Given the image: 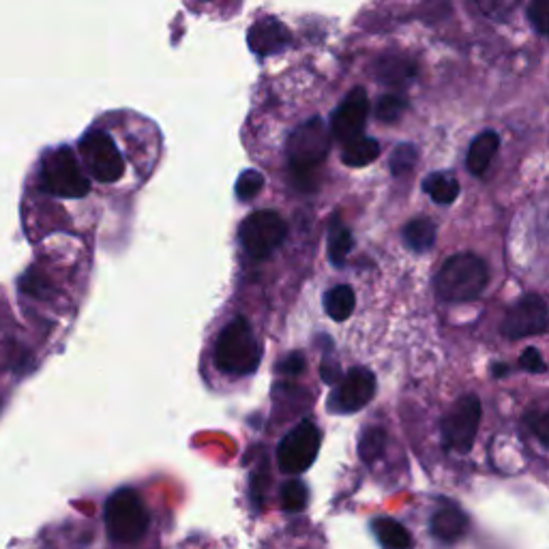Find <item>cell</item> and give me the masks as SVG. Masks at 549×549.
Masks as SVG:
<instances>
[{
	"mask_svg": "<svg viewBox=\"0 0 549 549\" xmlns=\"http://www.w3.org/2000/svg\"><path fill=\"white\" fill-rule=\"evenodd\" d=\"M331 133L322 118H309L292 131L286 144L292 181L301 191H314L318 187V168L329 155Z\"/></svg>",
	"mask_w": 549,
	"mask_h": 549,
	"instance_id": "1",
	"label": "cell"
},
{
	"mask_svg": "<svg viewBox=\"0 0 549 549\" xmlns=\"http://www.w3.org/2000/svg\"><path fill=\"white\" fill-rule=\"evenodd\" d=\"M487 264L474 254H457L436 275V294L444 303H470L487 288Z\"/></svg>",
	"mask_w": 549,
	"mask_h": 549,
	"instance_id": "2",
	"label": "cell"
},
{
	"mask_svg": "<svg viewBox=\"0 0 549 549\" xmlns=\"http://www.w3.org/2000/svg\"><path fill=\"white\" fill-rule=\"evenodd\" d=\"M260 344L241 316L224 326L215 344V365L228 376H249L260 365Z\"/></svg>",
	"mask_w": 549,
	"mask_h": 549,
	"instance_id": "3",
	"label": "cell"
},
{
	"mask_svg": "<svg viewBox=\"0 0 549 549\" xmlns=\"http://www.w3.org/2000/svg\"><path fill=\"white\" fill-rule=\"evenodd\" d=\"M39 181L43 191L65 200L84 198L91 191V178L84 174L78 157L73 155L69 146L46 153V157L41 159Z\"/></svg>",
	"mask_w": 549,
	"mask_h": 549,
	"instance_id": "4",
	"label": "cell"
},
{
	"mask_svg": "<svg viewBox=\"0 0 549 549\" xmlns=\"http://www.w3.org/2000/svg\"><path fill=\"white\" fill-rule=\"evenodd\" d=\"M106 530L116 543H138L148 530V511L136 489L123 487L106 502Z\"/></svg>",
	"mask_w": 549,
	"mask_h": 549,
	"instance_id": "5",
	"label": "cell"
},
{
	"mask_svg": "<svg viewBox=\"0 0 549 549\" xmlns=\"http://www.w3.org/2000/svg\"><path fill=\"white\" fill-rule=\"evenodd\" d=\"M78 151L88 176H93L97 183L110 185L123 178L125 159L121 151H118L114 140L110 138V133L91 127L82 136Z\"/></svg>",
	"mask_w": 549,
	"mask_h": 549,
	"instance_id": "6",
	"label": "cell"
},
{
	"mask_svg": "<svg viewBox=\"0 0 549 549\" xmlns=\"http://www.w3.org/2000/svg\"><path fill=\"white\" fill-rule=\"evenodd\" d=\"M288 226L275 211H256L239 228L243 249L254 260H266L273 251L286 241Z\"/></svg>",
	"mask_w": 549,
	"mask_h": 549,
	"instance_id": "7",
	"label": "cell"
},
{
	"mask_svg": "<svg viewBox=\"0 0 549 549\" xmlns=\"http://www.w3.org/2000/svg\"><path fill=\"white\" fill-rule=\"evenodd\" d=\"M481 414V402L474 395H464L462 399H457L442 423L444 444H447L449 451L468 453L472 449L481 425Z\"/></svg>",
	"mask_w": 549,
	"mask_h": 549,
	"instance_id": "8",
	"label": "cell"
},
{
	"mask_svg": "<svg viewBox=\"0 0 549 549\" xmlns=\"http://www.w3.org/2000/svg\"><path fill=\"white\" fill-rule=\"evenodd\" d=\"M320 451V432L314 423L303 421L279 442L277 464L281 472L301 474L314 466Z\"/></svg>",
	"mask_w": 549,
	"mask_h": 549,
	"instance_id": "9",
	"label": "cell"
},
{
	"mask_svg": "<svg viewBox=\"0 0 549 549\" xmlns=\"http://www.w3.org/2000/svg\"><path fill=\"white\" fill-rule=\"evenodd\" d=\"M549 329V309L537 294L519 299L504 316L502 333L509 339H524L543 335Z\"/></svg>",
	"mask_w": 549,
	"mask_h": 549,
	"instance_id": "10",
	"label": "cell"
},
{
	"mask_svg": "<svg viewBox=\"0 0 549 549\" xmlns=\"http://www.w3.org/2000/svg\"><path fill=\"white\" fill-rule=\"evenodd\" d=\"M376 395V376L365 367H354L339 380L331 395V410L339 414L359 412Z\"/></svg>",
	"mask_w": 549,
	"mask_h": 549,
	"instance_id": "11",
	"label": "cell"
},
{
	"mask_svg": "<svg viewBox=\"0 0 549 549\" xmlns=\"http://www.w3.org/2000/svg\"><path fill=\"white\" fill-rule=\"evenodd\" d=\"M367 114H369V101L365 91L363 88H352V91L346 95V99L339 103V108L333 112L331 129L335 133V138L344 144L359 138L365 129Z\"/></svg>",
	"mask_w": 549,
	"mask_h": 549,
	"instance_id": "12",
	"label": "cell"
},
{
	"mask_svg": "<svg viewBox=\"0 0 549 549\" xmlns=\"http://www.w3.org/2000/svg\"><path fill=\"white\" fill-rule=\"evenodd\" d=\"M290 41V31L284 26V22H279L275 16H264L256 20L247 33L249 50L260 58L284 52L290 46Z\"/></svg>",
	"mask_w": 549,
	"mask_h": 549,
	"instance_id": "13",
	"label": "cell"
},
{
	"mask_svg": "<svg viewBox=\"0 0 549 549\" xmlns=\"http://www.w3.org/2000/svg\"><path fill=\"white\" fill-rule=\"evenodd\" d=\"M429 528L442 543H455L468 532V515L457 507H444L432 517Z\"/></svg>",
	"mask_w": 549,
	"mask_h": 549,
	"instance_id": "14",
	"label": "cell"
},
{
	"mask_svg": "<svg viewBox=\"0 0 549 549\" xmlns=\"http://www.w3.org/2000/svg\"><path fill=\"white\" fill-rule=\"evenodd\" d=\"M500 148V138L496 131H483L481 136H477V140L472 142L470 151H468V170L472 174H483L489 163H492L494 155L498 153Z\"/></svg>",
	"mask_w": 549,
	"mask_h": 549,
	"instance_id": "15",
	"label": "cell"
},
{
	"mask_svg": "<svg viewBox=\"0 0 549 549\" xmlns=\"http://www.w3.org/2000/svg\"><path fill=\"white\" fill-rule=\"evenodd\" d=\"M414 76V67L410 61H406L404 56H382L376 63V78L382 84H391V86H402Z\"/></svg>",
	"mask_w": 549,
	"mask_h": 549,
	"instance_id": "16",
	"label": "cell"
},
{
	"mask_svg": "<svg viewBox=\"0 0 549 549\" xmlns=\"http://www.w3.org/2000/svg\"><path fill=\"white\" fill-rule=\"evenodd\" d=\"M374 532L382 545V549H412L414 541L410 537V532L395 522V519L380 517L374 522Z\"/></svg>",
	"mask_w": 549,
	"mask_h": 549,
	"instance_id": "17",
	"label": "cell"
},
{
	"mask_svg": "<svg viewBox=\"0 0 549 549\" xmlns=\"http://www.w3.org/2000/svg\"><path fill=\"white\" fill-rule=\"evenodd\" d=\"M378 155H380V144L372 138L359 136V138L346 142L344 155H341V159H344V163L350 168H365L372 161H376Z\"/></svg>",
	"mask_w": 549,
	"mask_h": 549,
	"instance_id": "18",
	"label": "cell"
},
{
	"mask_svg": "<svg viewBox=\"0 0 549 549\" xmlns=\"http://www.w3.org/2000/svg\"><path fill=\"white\" fill-rule=\"evenodd\" d=\"M354 292L350 286H335L324 294V311L335 322H344L354 311Z\"/></svg>",
	"mask_w": 549,
	"mask_h": 549,
	"instance_id": "19",
	"label": "cell"
},
{
	"mask_svg": "<svg viewBox=\"0 0 549 549\" xmlns=\"http://www.w3.org/2000/svg\"><path fill=\"white\" fill-rule=\"evenodd\" d=\"M423 187L436 204H451L459 196L457 178L447 172H436L432 176H427Z\"/></svg>",
	"mask_w": 549,
	"mask_h": 549,
	"instance_id": "20",
	"label": "cell"
},
{
	"mask_svg": "<svg viewBox=\"0 0 549 549\" xmlns=\"http://www.w3.org/2000/svg\"><path fill=\"white\" fill-rule=\"evenodd\" d=\"M436 241V226L429 219H412L404 228V243L412 251H427Z\"/></svg>",
	"mask_w": 549,
	"mask_h": 549,
	"instance_id": "21",
	"label": "cell"
},
{
	"mask_svg": "<svg viewBox=\"0 0 549 549\" xmlns=\"http://www.w3.org/2000/svg\"><path fill=\"white\" fill-rule=\"evenodd\" d=\"M387 447V434L380 427H369L359 440V455L365 464H374Z\"/></svg>",
	"mask_w": 549,
	"mask_h": 549,
	"instance_id": "22",
	"label": "cell"
},
{
	"mask_svg": "<svg viewBox=\"0 0 549 549\" xmlns=\"http://www.w3.org/2000/svg\"><path fill=\"white\" fill-rule=\"evenodd\" d=\"M352 249V234L346 226H341L339 221H335L331 232H329V258L335 266H341L346 262L348 254Z\"/></svg>",
	"mask_w": 549,
	"mask_h": 549,
	"instance_id": "23",
	"label": "cell"
},
{
	"mask_svg": "<svg viewBox=\"0 0 549 549\" xmlns=\"http://www.w3.org/2000/svg\"><path fill=\"white\" fill-rule=\"evenodd\" d=\"M307 500L309 492L303 481H288L284 489H281V504H284V509L288 513H301L307 507Z\"/></svg>",
	"mask_w": 549,
	"mask_h": 549,
	"instance_id": "24",
	"label": "cell"
},
{
	"mask_svg": "<svg viewBox=\"0 0 549 549\" xmlns=\"http://www.w3.org/2000/svg\"><path fill=\"white\" fill-rule=\"evenodd\" d=\"M264 187V176L258 170H245L236 181V198L241 202L254 200Z\"/></svg>",
	"mask_w": 549,
	"mask_h": 549,
	"instance_id": "25",
	"label": "cell"
},
{
	"mask_svg": "<svg viewBox=\"0 0 549 549\" xmlns=\"http://www.w3.org/2000/svg\"><path fill=\"white\" fill-rule=\"evenodd\" d=\"M406 112V99L397 97V95H384L378 101L376 108V116L380 118L382 123H395L402 118V114Z\"/></svg>",
	"mask_w": 549,
	"mask_h": 549,
	"instance_id": "26",
	"label": "cell"
},
{
	"mask_svg": "<svg viewBox=\"0 0 549 549\" xmlns=\"http://www.w3.org/2000/svg\"><path fill=\"white\" fill-rule=\"evenodd\" d=\"M417 163V148L412 144H399L391 155V170L395 176L408 174Z\"/></svg>",
	"mask_w": 549,
	"mask_h": 549,
	"instance_id": "27",
	"label": "cell"
},
{
	"mask_svg": "<svg viewBox=\"0 0 549 549\" xmlns=\"http://www.w3.org/2000/svg\"><path fill=\"white\" fill-rule=\"evenodd\" d=\"M526 425L537 436L543 447L549 449V410H532L526 414Z\"/></svg>",
	"mask_w": 549,
	"mask_h": 549,
	"instance_id": "28",
	"label": "cell"
},
{
	"mask_svg": "<svg viewBox=\"0 0 549 549\" xmlns=\"http://www.w3.org/2000/svg\"><path fill=\"white\" fill-rule=\"evenodd\" d=\"M519 0H477L479 9L492 20H507L517 9Z\"/></svg>",
	"mask_w": 549,
	"mask_h": 549,
	"instance_id": "29",
	"label": "cell"
},
{
	"mask_svg": "<svg viewBox=\"0 0 549 549\" xmlns=\"http://www.w3.org/2000/svg\"><path fill=\"white\" fill-rule=\"evenodd\" d=\"M530 20L534 26H537L539 33L549 37V0H532Z\"/></svg>",
	"mask_w": 549,
	"mask_h": 549,
	"instance_id": "30",
	"label": "cell"
},
{
	"mask_svg": "<svg viewBox=\"0 0 549 549\" xmlns=\"http://www.w3.org/2000/svg\"><path fill=\"white\" fill-rule=\"evenodd\" d=\"M519 365H522L526 372H532V374L545 372L543 356L539 354V350H534V348H528L522 352V356H519Z\"/></svg>",
	"mask_w": 549,
	"mask_h": 549,
	"instance_id": "31",
	"label": "cell"
},
{
	"mask_svg": "<svg viewBox=\"0 0 549 549\" xmlns=\"http://www.w3.org/2000/svg\"><path fill=\"white\" fill-rule=\"evenodd\" d=\"M20 288H22V292L31 294V296H43L46 294V279L37 275V271H31L22 277Z\"/></svg>",
	"mask_w": 549,
	"mask_h": 549,
	"instance_id": "32",
	"label": "cell"
},
{
	"mask_svg": "<svg viewBox=\"0 0 549 549\" xmlns=\"http://www.w3.org/2000/svg\"><path fill=\"white\" fill-rule=\"evenodd\" d=\"M303 367H305V359L301 354H290L288 359L279 365V369L284 374L288 376H296V374H301L303 372Z\"/></svg>",
	"mask_w": 549,
	"mask_h": 549,
	"instance_id": "33",
	"label": "cell"
},
{
	"mask_svg": "<svg viewBox=\"0 0 549 549\" xmlns=\"http://www.w3.org/2000/svg\"><path fill=\"white\" fill-rule=\"evenodd\" d=\"M494 374H496V376H504V374H507V365H496V367H494Z\"/></svg>",
	"mask_w": 549,
	"mask_h": 549,
	"instance_id": "34",
	"label": "cell"
}]
</instances>
